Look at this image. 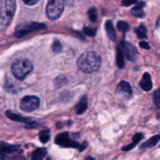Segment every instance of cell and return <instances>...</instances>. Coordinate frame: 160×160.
I'll return each mask as SVG.
<instances>
[{
	"instance_id": "32",
	"label": "cell",
	"mask_w": 160,
	"mask_h": 160,
	"mask_svg": "<svg viewBox=\"0 0 160 160\" xmlns=\"http://www.w3.org/2000/svg\"><path fill=\"white\" fill-rule=\"evenodd\" d=\"M17 160H25V159L23 157H22V156H20V157L19 158V159H17Z\"/></svg>"
},
{
	"instance_id": "17",
	"label": "cell",
	"mask_w": 160,
	"mask_h": 160,
	"mask_svg": "<svg viewBox=\"0 0 160 160\" xmlns=\"http://www.w3.org/2000/svg\"><path fill=\"white\" fill-rule=\"evenodd\" d=\"M47 150L45 148H38L32 153L31 160H43L46 156Z\"/></svg>"
},
{
	"instance_id": "1",
	"label": "cell",
	"mask_w": 160,
	"mask_h": 160,
	"mask_svg": "<svg viewBox=\"0 0 160 160\" xmlns=\"http://www.w3.org/2000/svg\"><path fill=\"white\" fill-rule=\"evenodd\" d=\"M102 63V58L95 52H87L78 58V68L84 73H90L97 71Z\"/></svg>"
},
{
	"instance_id": "20",
	"label": "cell",
	"mask_w": 160,
	"mask_h": 160,
	"mask_svg": "<svg viewBox=\"0 0 160 160\" xmlns=\"http://www.w3.org/2000/svg\"><path fill=\"white\" fill-rule=\"evenodd\" d=\"M135 32H136V34H138V36L139 38L146 39L147 38H148V36H147L146 28H145V25L141 24L138 28H136Z\"/></svg>"
},
{
	"instance_id": "10",
	"label": "cell",
	"mask_w": 160,
	"mask_h": 160,
	"mask_svg": "<svg viewBox=\"0 0 160 160\" xmlns=\"http://www.w3.org/2000/svg\"><path fill=\"white\" fill-rule=\"evenodd\" d=\"M140 87L145 92H149L152 88V82L151 76L148 73H145L139 83Z\"/></svg>"
},
{
	"instance_id": "16",
	"label": "cell",
	"mask_w": 160,
	"mask_h": 160,
	"mask_svg": "<svg viewBox=\"0 0 160 160\" xmlns=\"http://www.w3.org/2000/svg\"><path fill=\"white\" fill-rule=\"evenodd\" d=\"M144 138V134H142V133H138V134H134V138H133V142L131 144H130L128 146H125L122 148V150L123 151H129V150H131L132 148H134L140 142L141 140H142Z\"/></svg>"
},
{
	"instance_id": "29",
	"label": "cell",
	"mask_w": 160,
	"mask_h": 160,
	"mask_svg": "<svg viewBox=\"0 0 160 160\" xmlns=\"http://www.w3.org/2000/svg\"><path fill=\"white\" fill-rule=\"evenodd\" d=\"M22 1L28 6H34V5L37 4L40 0H22Z\"/></svg>"
},
{
	"instance_id": "6",
	"label": "cell",
	"mask_w": 160,
	"mask_h": 160,
	"mask_svg": "<svg viewBox=\"0 0 160 160\" xmlns=\"http://www.w3.org/2000/svg\"><path fill=\"white\" fill-rule=\"evenodd\" d=\"M56 144L61 147H64V148H77L80 152H82L83 150L85 149L88 145V143L86 142L81 144L77 141L73 140L70 138V134L68 132H63L58 134L56 138Z\"/></svg>"
},
{
	"instance_id": "14",
	"label": "cell",
	"mask_w": 160,
	"mask_h": 160,
	"mask_svg": "<svg viewBox=\"0 0 160 160\" xmlns=\"http://www.w3.org/2000/svg\"><path fill=\"white\" fill-rule=\"evenodd\" d=\"M105 28H106V33H107L109 38L112 41H113V42H115V41L117 40V33H116L115 30H114L112 21L107 20V21L106 22V24H105Z\"/></svg>"
},
{
	"instance_id": "8",
	"label": "cell",
	"mask_w": 160,
	"mask_h": 160,
	"mask_svg": "<svg viewBox=\"0 0 160 160\" xmlns=\"http://www.w3.org/2000/svg\"><path fill=\"white\" fill-rule=\"evenodd\" d=\"M40 105V100L34 95L23 97L20 101V109L25 112H32L37 109Z\"/></svg>"
},
{
	"instance_id": "26",
	"label": "cell",
	"mask_w": 160,
	"mask_h": 160,
	"mask_svg": "<svg viewBox=\"0 0 160 160\" xmlns=\"http://www.w3.org/2000/svg\"><path fill=\"white\" fill-rule=\"evenodd\" d=\"M52 50L54 52H59L62 50V46H61V44L59 41H55L52 44Z\"/></svg>"
},
{
	"instance_id": "3",
	"label": "cell",
	"mask_w": 160,
	"mask_h": 160,
	"mask_svg": "<svg viewBox=\"0 0 160 160\" xmlns=\"http://www.w3.org/2000/svg\"><path fill=\"white\" fill-rule=\"evenodd\" d=\"M23 154L21 146L0 142V160H17Z\"/></svg>"
},
{
	"instance_id": "13",
	"label": "cell",
	"mask_w": 160,
	"mask_h": 160,
	"mask_svg": "<svg viewBox=\"0 0 160 160\" xmlns=\"http://www.w3.org/2000/svg\"><path fill=\"white\" fill-rule=\"evenodd\" d=\"M131 92H132V89H131V87L129 83L123 81L119 84L117 89V93L124 94L126 96L128 97L131 95Z\"/></svg>"
},
{
	"instance_id": "23",
	"label": "cell",
	"mask_w": 160,
	"mask_h": 160,
	"mask_svg": "<svg viewBox=\"0 0 160 160\" xmlns=\"http://www.w3.org/2000/svg\"><path fill=\"white\" fill-rule=\"evenodd\" d=\"M117 28H118V30L120 31L125 33L127 32V31H129L130 26L127 22L120 20V21H119L118 23H117Z\"/></svg>"
},
{
	"instance_id": "9",
	"label": "cell",
	"mask_w": 160,
	"mask_h": 160,
	"mask_svg": "<svg viewBox=\"0 0 160 160\" xmlns=\"http://www.w3.org/2000/svg\"><path fill=\"white\" fill-rule=\"evenodd\" d=\"M122 45L126 54L127 59L131 61H135L138 57V51L135 47L128 42H123Z\"/></svg>"
},
{
	"instance_id": "15",
	"label": "cell",
	"mask_w": 160,
	"mask_h": 160,
	"mask_svg": "<svg viewBox=\"0 0 160 160\" xmlns=\"http://www.w3.org/2000/svg\"><path fill=\"white\" fill-rule=\"evenodd\" d=\"M88 108V99L86 96H83L81 98V99L80 100L79 102L78 103V105L76 106V112L78 115H81L83 114L86 111Z\"/></svg>"
},
{
	"instance_id": "12",
	"label": "cell",
	"mask_w": 160,
	"mask_h": 160,
	"mask_svg": "<svg viewBox=\"0 0 160 160\" xmlns=\"http://www.w3.org/2000/svg\"><path fill=\"white\" fill-rule=\"evenodd\" d=\"M137 4L136 6L131 9V13L136 17H145V13L143 10V8L145 6V2H137Z\"/></svg>"
},
{
	"instance_id": "27",
	"label": "cell",
	"mask_w": 160,
	"mask_h": 160,
	"mask_svg": "<svg viewBox=\"0 0 160 160\" xmlns=\"http://www.w3.org/2000/svg\"><path fill=\"white\" fill-rule=\"evenodd\" d=\"M153 100H154V102L156 103V106L159 107L160 105V95H159V91H156L155 92L154 95H153Z\"/></svg>"
},
{
	"instance_id": "25",
	"label": "cell",
	"mask_w": 160,
	"mask_h": 160,
	"mask_svg": "<svg viewBox=\"0 0 160 160\" xmlns=\"http://www.w3.org/2000/svg\"><path fill=\"white\" fill-rule=\"evenodd\" d=\"M84 33L86 34V35L89 36V37H94L96 34V30L95 28H89V27H85L84 28Z\"/></svg>"
},
{
	"instance_id": "7",
	"label": "cell",
	"mask_w": 160,
	"mask_h": 160,
	"mask_svg": "<svg viewBox=\"0 0 160 160\" xmlns=\"http://www.w3.org/2000/svg\"><path fill=\"white\" fill-rule=\"evenodd\" d=\"M64 9V0H48L46 6V14L49 20H57Z\"/></svg>"
},
{
	"instance_id": "31",
	"label": "cell",
	"mask_w": 160,
	"mask_h": 160,
	"mask_svg": "<svg viewBox=\"0 0 160 160\" xmlns=\"http://www.w3.org/2000/svg\"><path fill=\"white\" fill-rule=\"evenodd\" d=\"M85 160H95V159H94L92 157H90V156H88V157L85 158Z\"/></svg>"
},
{
	"instance_id": "11",
	"label": "cell",
	"mask_w": 160,
	"mask_h": 160,
	"mask_svg": "<svg viewBox=\"0 0 160 160\" xmlns=\"http://www.w3.org/2000/svg\"><path fill=\"white\" fill-rule=\"evenodd\" d=\"M6 116H7V117H9L10 120H13V121L24 122V123H28V124H29V125L34 123V122L32 121L31 119L26 118V117H22V116L18 115V114L13 113V112H11V111H9V110H8L7 112H6Z\"/></svg>"
},
{
	"instance_id": "22",
	"label": "cell",
	"mask_w": 160,
	"mask_h": 160,
	"mask_svg": "<svg viewBox=\"0 0 160 160\" xmlns=\"http://www.w3.org/2000/svg\"><path fill=\"white\" fill-rule=\"evenodd\" d=\"M39 139L43 144L48 142L50 139V131L48 130L42 131L39 133Z\"/></svg>"
},
{
	"instance_id": "24",
	"label": "cell",
	"mask_w": 160,
	"mask_h": 160,
	"mask_svg": "<svg viewBox=\"0 0 160 160\" xmlns=\"http://www.w3.org/2000/svg\"><path fill=\"white\" fill-rule=\"evenodd\" d=\"M88 17L89 19L92 22H95L97 20V18H98V13H97V9H95V7L91 8L88 10Z\"/></svg>"
},
{
	"instance_id": "2",
	"label": "cell",
	"mask_w": 160,
	"mask_h": 160,
	"mask_svg": "<svg viewBox=\"0 0 160 160\" xmlns=\"http://www.w3.org/2000/svg\"><path fill=\"white\" fill-rule=\"evenodd\" d=\"M16 12V0H0V31L9 27Z\"/></svg>"
},
{
	"instance_id": "19",
	"label": "cell",
	"mask_w": 160,
	"mask_h": 160,
	"mask_svg": "<svg viewBox=\"0 0 160 160\" xmlns=\"http://www.w3.org/2000/svg\"><path fill=\"white\" fill-rule=\"evenodd\" d=\"M117 64L120 69H123L124 67V59H123V52L121 48H117Z\"/></svg>"
},
{
	"instance_id": "5",
	"label": "cell",
	"mask_w": 160,
	"mask_h": 160,
	"mask_svg": "<svg viewBox=\"0 0 160 160\" xmlns=\"http://www.w3.org/2000/svg\"><path fill=\"white\" fill-rule=\"evenodd\" d=\"M46 28L47 26L45 23H38V22H25L20 23L16 28L14 35L17 38H22L33 31H42Z\"/></svg>"
},
{
	"instance_id": "18",
	"label": "cell",
	"mask_w": 160,
	"mask_h": 160,
	"mask_svg": "<svg viewBox=\"0 0 160 160\" xmlns=\"http://www.w3.org/2000/svg\"><path fill=\"white\" fill-rule=\"evenodd\" d=\"M159 135H156L154 136V137L151 138L149 140H148L147 142H144V143L142 144V146H141V148H149L156 146L158 144V142H159Z\"/></svg>"
},
{
	"instance_id": "30",
	"label": "cell",
	"mask_w": 160,
	"mask_h": 160,
	"mask_svg": "<svg viewBox=\"0 0 160 160\" xmlns=\"http://www.w3.org/2000/svg\"><path fill=\"white\" fill-rule=\"evenodd\" d=\"M139 45H140V47H142V48H145V49H149L150 48L149 45H148V42H141L140 43H139Z\"/></svg>"
},
{
	"instance_id": "4",
	"label": "cell",
	"mask_w": 160,
	"mask_h": 160,
	"mask_svg": "<svg viewBox=\"0 0 160 160\" xmlns=\"http://www.w3.org/2000/svg\"><path fill=\"white\" fill-rule=\"evenodd\" d=\"M33 70V64L27 59H20L12 65V72L18 80H24L26 77Z\"/></svg>"
},
{
	"instance_id": "28",
	"label": "cell",
	"mask_w": 160,
	"mask_h": 160,
	"mask_svg": "<svg viewBox=\"0 0 160 160\" xmlns=\"http://www.w3.org/2000/svg\"><path fill=\"white\" fill-rule=\"evenodd\" d=\"M138 0H123L122 1V6H130L133 4H135Z\"/></svg>"
},
{
	"instance_id": "21",
	"label": "cell",
	"mask_w": 160,
	"mask_h": 160,
	"mask_svg": "<svg viewBox=\"0 0 160 160\" xmlns=\"http://www.w3.org/2000/svg\"><path fill=\"white\" fill-rule=\"evenodd\" d=\"M67 83V79L65 76L63 75H61L59 76L54 81V85L56 86V88H59L62 87V86L65 85Z\"/></svg>"
},
{
	"instance_id": "33",
	"label": "cell",
	"mask_w": 160,
	"mask_h": 160,
	"mask_svg": "<svg viewBox=\"0 0 160 160\" xmlns=\"http://www.w3.org/2000/svg\"><path fill=\"white\" fill-rule=\"evenodd\" d=\"M47 160H51V159H48Z\"/></svg>"
}]
</instances>
